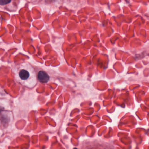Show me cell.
<instances>
[{
	"instance_id": "obj_3",
	"label": "cell",
	"mask_w": 149,
	"mask_h": 149,
	"mask_svg": "<svg viewBox=\"0 0 149 149\" xmlns=\"http://www.w3.org/2000/svg\"><path fill=\"white\" fill-rule=\"evenodd\" d=\"M11 2V1H7V0H1L0 1V5H3L4 4H7Z\"/></svg>"
},
{
	"instance_id": "obj_4",
	"label": "cell",
	"mask_w": 149,
	"mask_h": 149,
	"mask_svg": "<svg viewBox=\"0 0 149 149\" xmlns=\"http://www.w3.org/2000/svg\"><path fill=\"white\" fill-rule=\"evenodd\" d=\"M4 109V108H3V107H0V114L2 112V111H3Z\"/></svg>"
},
{
	"instance_id": "obj_5",
	"label": "cell",
	"mask_w": 149,
	"mask_h": 149,
	"mask_svg": "<svg viewBox=\"0 0 149 149\" xmlns=\"http://www.w3.org/2000/svg\"><path fill=\"white\" fill-rule=\"evenodd\" d=\"M74 149H77V148H74Z\"/></svg>"
},
{
	"instance_id": "obj_1",
	"label": "cell",
	"mask_w": 149,
	"mask_h": 149,
	"mask_svg": "<svg viewBox=\"0 0 149 149\" xmlns=\"http://www.w3.org/2000/svg\"><path fill=\"white\" fill-rule=\"evenodd\" d=\"M19 77L22 81H27L29 80L32 77V74H31L30 71L26 69H21L18 72Z\"/></svg>"
},
{
	"instance_id": "obj_2",
	"label": "cell",
	"mask_w": 149,
	"mask_h": 149,
	"mask_svg": "<svg viewBox=\"0 0 149 149\" xmlns=\"http://www.w3.org/2000/svg\"><path fill=\"white\" fill-rule=\"evenodd\" d=\"M38 78L39 81L42 83H46L49 79V76L45 71H40L38 72Z\"/></svg>"
}]
</instances>
